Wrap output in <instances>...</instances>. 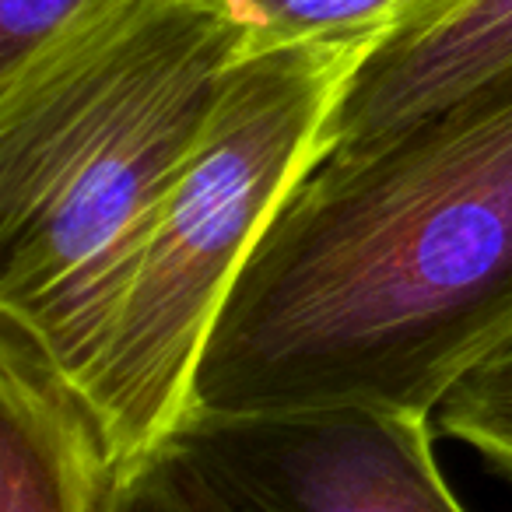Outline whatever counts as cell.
Returning a JSON list of instances; mask_svg holds the SVG:
<instances>
[{"instance_id":"6da1fadb","label":"cell","mask_w":512,"mask_h":512,"mask_svg":"<svg viewBox=\"0 0 512 512\" xmlns=\"http://www.w3.org/2000/svg\"><path fill=\"white\" fill-rule=\"evenodd\" d=\"M509 337L512 67L327 155L288 193L207 337L190 407L432 418Z\"/></svg>"},{"instance_id":"7a4b0ae2","label":"cell","mask_w":512,"mask_h":512,"mask_svg":"<svg viewBox=\"0 0 512 512\" xmlns=\"http://www.w3.org/2000/svg\"><path fill=\"white\" fill-rule=\"evenodd\" d=\"M242 53L207 0H85L0 71V313L74 383Z\"/></svg>"},{"instance_id":"3957f363","label":"cell","mask_w":512,"mask_h":512,"mask_svg":"<svg viewBox=\"0 0 512 512\" xmlns=\"http://www.w3.org/2000/svg\"><path fill=\"white\" fill-rule=\"evenodd\" d=\"M372 39L249 50L228 67L186 169L78 386L109 463L155 449L190 407L207 337L288 193L323 162L334 109Z\"/></svg>"},{"instance_id":"277c9868","label":"cell","mask_w":512,"mask_h":512,"mask_svg":"<svg viewBox=\"0 0 512 512\" xmlns=\"http://www.w3.org/2000/svg\"><path fill=\"white\" fill-rule=\"evenodd\" d=\"M228 512H467L432 418L379 404L190 411L162 439Z\"/></svg>"},{"instance_id":"5b68a950","label":"cell","mask_w":512,"mask_h":512,"mask_svg":"<svg viewBox=\"0 0 512 512\" xmlns=\"http://www.w3.org/2000/svg\"><path fill=\"white\" fill-rule=\"evenodd\" d=\"M509 67L512 0H414L358 64L323 158L393 134Z\"/></svg>"},{"instance_id":"8992f818","label":"cell","mask_w":512,"mask_h":512,"mask_svg":"<svg viewBox=\"0 0 512 512\" xmlns=\"http://www.w3.org/2000/svg\"><path fill=\"white\" fill-rule=\"evenodd\" d=\"M106 467L81 386L29 327L0 313V512H92Z\"/></svg>"},{"instance_id":"52a82bcc","label":"cell","mask_w":512,"mask_h":512,"mask_svg":"<svg viewBox=\"0 0 512 512\" xmlns=\"http://www.w3.org/2000/svg\"><path fill=\"white\" fill-rule=\"evenodd\" d=\"M232 18L249 50L309 39H372L376 43L414 0H207Z\"/></svg>"},{"instance_id":"ba28073f","label":"cell","mask_w":512,"mask_h":512,"mask_svg":"<svg viewBox=\"0 0 512 512\" xmlns=\"http://www.w3.org/2000/svg\"><path fill=\"white\" fill-rule=\"evenodd\" d=\"M432 421L512 481V337L449 386Z\"/></svg>"},{"instance_id":"9c48e42d","label":"cell","mask_w":512,"mask_h":512,"mask_svg":"<svg viewBox=\"0 0 512 512\" xmlns=\"http://www.w3.org/2000/svg\"><path fill=\"white\" fill-rule=\"evenodd\" d=\"M92 512H228L197 474L158 442L144 456L109 463Z\"/></svg>"},{"instance_id":"30bf717a","label":"cell","mask_w":512,"mask_h":512,"mask_svg":"<svg viewBox=\"0 0 512 512\" xmlns=\"http://www.w3.org/2000/svg\"><path fill=\"white\" fill-rule=\"evenodd\" d=\"M85 0H0V71L29 57Z\"/></svg>"}]
</instances>
